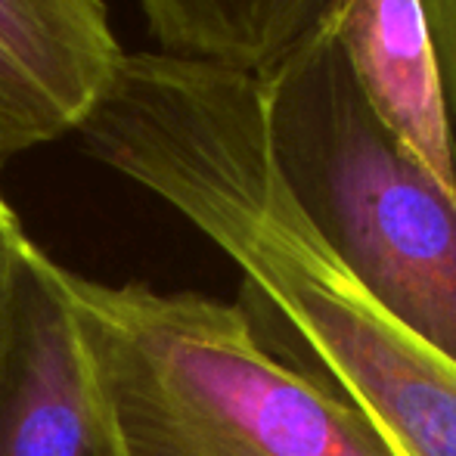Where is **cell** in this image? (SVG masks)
I'll return each mask as SVG.
<instances>
[{"label": "cell", "instance_id": "8", "mask_svg": "<svg viewBox=\"0 0 456 456\" xmlns=\"http://www.w3.org/2000/svg\"><path fill=\"white\" fill-rule=\"evenodd\" d=\"M31 255H35V242L22 233L10 205L0 199V338H4L6 320L12 314V301H16L19 282H22Z\"/></svg>", "mask_w": 456, "mask_h": 456}, {"label": "cell", "instance_id": "9", "mask_svg": "<svg viewBox=\"0 0 456 456\" xmlns=\"http://www.w3.org/2000/svg\"><path fill=\"white\" fill-rule=\"evenodd\" d=\"M419 6L438 62L451 125L456 127V0H419Z\"/></svg>", "mask_w": 456, "mask_h": 456}, {"label": "cell", "instance_id": "4", "mask_svg": "<svg viewBox=\"0 0 456 456\" xmlns=\"http://www.w3.org/2000/svg\"><path fill=\"white\" fill-rule=\"evenodd\" d=\"M0 456H127L78 336L66 271L41 248L0 338Z\"/></svg>", "mask_w": 456, "mask_h": 456}, {"label": "cell", "instance_id": "2", "mask_svg": "<svg viewBox=\"0 0 456 456\" xmlns=\"http://www.w3.org/2000/svg\"><path fill=\"white\" fill-rule=\"evenodd\" d=\"M78 336L127 456H395L261 342L242 305L66 271Z\"/></svg>", "mask_w": 456, "mask_h": 456}, {"label": "cell", "instance_id": "1", "mask_svg": "<svg viewBox=\"0 0 456 456\" xmlns=\"http://www.w3.org/2000/svg\"><path fill=\"white\" fill-rule=\"evenodd\" d=\"M78 134L240 267L242 307L280 361L348 401L395 456H456V363L382 311L301 215L255 75L125 53Z\"/></svg>", "mask_w": 456, "mask_h": 456}, {"label": "cell", "instance_id": "6", "mask_svg": "<svg viewBox=\"0 0 456 456\" xmlns=\"http://www.w3.org/2000/svg\"><path fill=\"white\" fill-rule=\"evenodd\" d=\"M320 19L372 115L456 199V137L419 0H330Z\"/></svg>", "mask_w": 456, "mask_h": 456}, {"label": "cell", "instance_id": "5", "mask_svg": "<svg viewBox=\"0 0 456 456\" xmlns=\"http://www.w3.org/2000/svg\"><path fill=\"white\" fill-rule=\"evenodd\" d=\"M121 53L102 0H0V162L78 131Z\"/></svg>", "mask_w": 456, "mask_h": 456}, {"label": "cell", "instance_id": "7", "mask_svg": "<svg viewBox=\"0 0 456 456\" xmlns=\"http://www.w3.org/2000/svg\"><path fill=\"white\" fill-rule=\"evenodd\" d=\"M330 0H140L159 53L261 78L320 22Z\"/></svg>", "mask_w": 456, "mask_h": 456}, {"label": "cell", "instance_id": "3", "mask_svg": "<svg viewBox=\"0 0 456 456\" xmlns=\"http://www.w3.org/2000/svg\"><path fill=\"white\" fill-rule=\"evenodd\" d=\"M267 146L323 246L456 363V199L372 115L320 19L261 75Z\"/></svg>", "mask_w": 456, "mask_h": 456}]
</instances>
